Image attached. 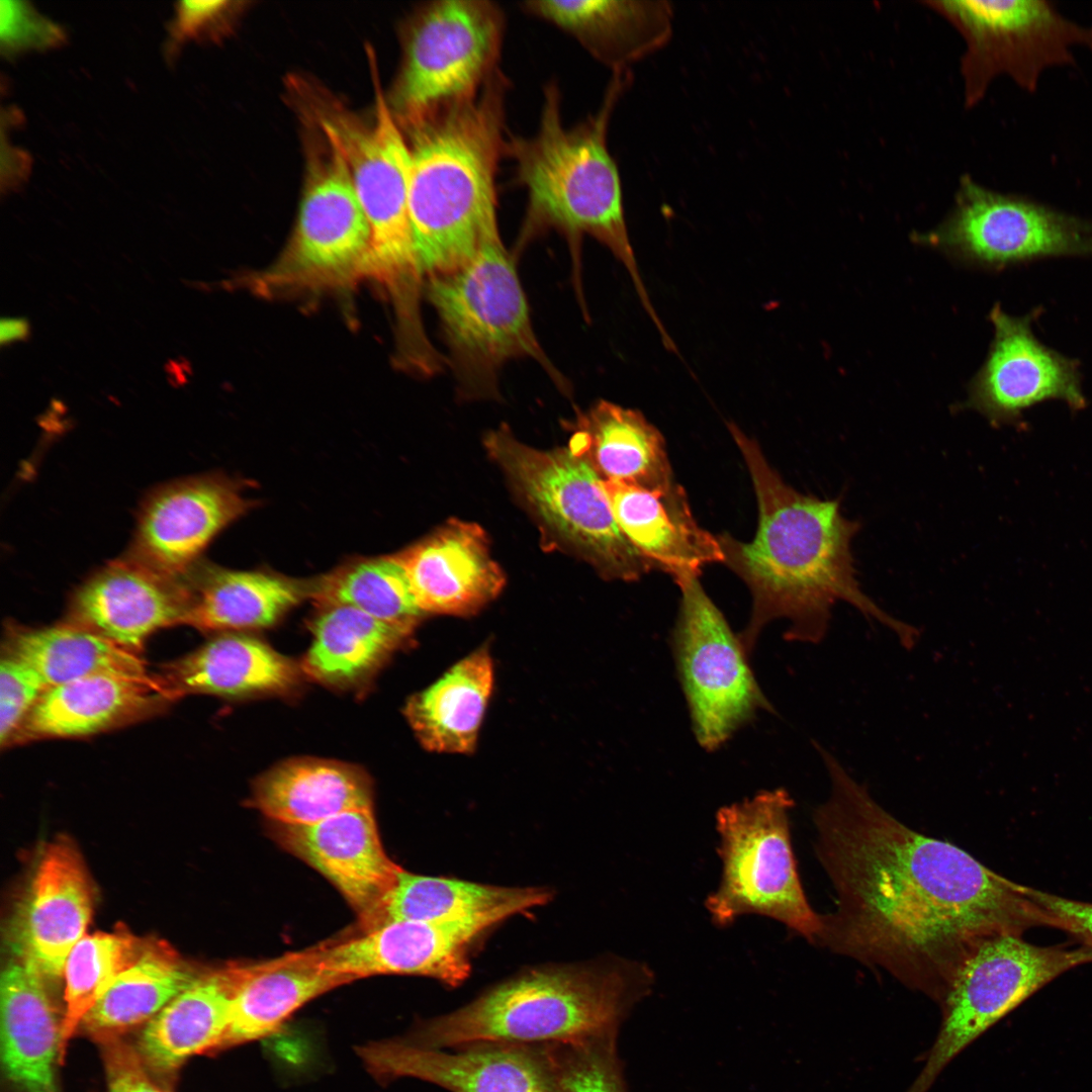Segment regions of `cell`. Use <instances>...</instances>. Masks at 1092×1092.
Instances as JSON below:
<instances>
[{
  "mask_svg": "<svg viewBox=\"0 0 1092 1092\" xmlns=\"http://www.w3.org/2000/svg\"><path fill=\"white\" fill-rule=\"evenodd\" d=\"M94 893L83 860L65 838L49 844L14 915L10 944L43 978H60L85 935Z\"/></svg>",
  "mask_w": 1092,
  "mask_h": 1092,
  "instance_id": "obj_19",
  "label": "cell"
},
{
  "mask_svg": "<svg viewBox=\"0 0 1092 1092\" xmlns=\"http://www.w3.org/2000/svg\"><path fill=\"white\" fill-rule=\"evenodd\" d=\"M311 632L312 644L301 668L310 677L330 685L363 679L408 636L346 606L322 608L311 622Z\"/></svg>",
  "mask_w": 1092,
  "mask_h": 1092,
  "instance_id": "obj_37",
  "label": "cell"
},
{
  "mask_svg": "<svg viewBox=\"0 0 1092 1092\" xmlns=\"http://www.w3.org/2000/svg\"><path fill=\"white\" fill-rule=\"evenodd\" d=\"M252 805L273 823L305 826L341 813L372 808L367 776L346 763L324 759L285 761L253 786Z\"/></svg>",
  "mask_w": 1092,
  "mask_h": 1092,
  "instance_id": "obj_32",
  "label": "cell"
},
{
  "mask_svg": "<svg viewBox=\"0 0 1092 1092\" xmlns=\"http://www.w3.org/2000/svg\"><path fill=\"white\" fill-rule=\"evenodd\" d=\"M492 682V660L481 648L413 696L404 714L423 746L436 752H472Z\"/></svg>",
  "mask_w": 1092,
  "mask_h": 1092,
  "instance_id": "obj_35",
  "label": "cell"
},
{
  "mask_svg": "<svg viewBox=\"0 0 1092 1092\" xmlns=\"http://www.w3.org/2000/svg\"><path fill=\"white\" fill-rule=\"evenodd\" d=\"M814 745L830 781L827 800L813 812L815 850L836 896L817 945L882 969L941 1004L981 943L1053 927L1025 886L909 828Z\"/></svg>",
  "mask_w": 1092,
  "mask_h": 1092,
  "instance_id": "obj_1",
  "label": "cell"
},
{
  "mask_svg": "<svg viewBox=\"0 0 1092 1092\" xmlns=\"http://www.w3.org/2000/svg\"><path fill=\"white\" fill-rule=\"evenodd\" d=\"M193 567L184 624L201 631L268 627L307 597V583L266 571Z\"/></svg>",
  "mask_w": 1092,
  "mask_h": 1092,
  "instance_id": "obj_33",
  "label": "cell"
},
{
  "mask_svg": "<svg viewBox=\"0 0 1092 1092\" xmlns=\"http://www.w3.org/2000/svg\"><path fill=\"white\" fill-rule=\"evenodd\" d=\"M489 927L476 922L390 921L359 936L318 946L323 965L352 981L414 975L457 987L471 971L469 950Z\"/></svg>",
  "mask_w": 1092,
  "mask_h": 1092,
  "instance_id": "obj_21",
  "label": "cell"
},
{
  "mask_svg": "<svg viewBox=\"0 0 1092 1092\" xmlns=\"http://www.w3.org/2000/svg\"><path fill=\"white\" fill-rule=\"evenodd\" d=\"M251 507L239 484L218 475L164 485L145 502L127 558L183 577L208 543Z\"/></svg>",
  "mask_w": 1092,
  "mask_h": 1092,
  "instance_id": "obj_18",
  "label": "cell"
},
{
  "mask_svg": "<svg viewBox=\"0 0 1092 1092\" xmlns=\"http://www.w3.org/2000/svg\"><path fill=\"white\" fill-rule=\"evenodd\" d=\"M522 6L573 36L613 72L629 70L672 34L673 10L664 0H540Z\"/></svg>",
  "mask_w": 1092,
  "mask_h": 1092,
  "instance_id": "obj_26",
  "label": "cell"
},
{
  "mask_svg": "<svg viewBox=\"0 0 1092 1092\" xmlns=\"http://www.w3.org/2000/svg\"><path fill=\"white\" fill-rule=\"evenodd\" d=\"M993 269L1057 257L1092 258V219L964 178L954 209L921 241Z\"/></svg>",
  "mask_w": 1092,
  "mask_h": 1092,
  "instance_id": "obj_14",
  "label": "cell"
},
{
  "mask_svg": "<svg viewBox=\"0 0 1092 1092\" xmlns=\"http://www.w3.org/2000/svg\"><path fill=\"white\" fill-rule=\"evenodd\" d=\"M427 1048L405 1039L373 1042L357 1053L380 1080L417 1078L451 1092H556L543 1044L491 1042Z\"/></svg>",
  "mask_w": 1092,
  "mask_h": 1092,
  "instance_id": "obj_17",
  "label": "cell"
},
{
  "mask_svg": "<svg viewBox=\"0 0 1092 1092\" xmlns=\"http://www.w3.org/2000/svg\"><path fill=\"white\" fill-rule=\"evenodd\" d=\"M160 678L176 697L193 693L244 697L291 689L299 679V668L256 638L223 634L168 664Z\"/></svg>",
  "mask_w": 1092,
  "mask_h": 1092,
  "instance_id": "obj_31",
  "label": "cell"
},
{
  "mask_svg": "<svg viewBox=\"0 0 1092 1092\" xmlns=\"http://www.w3.org/2000/svg\"><path fill=\"white\" fill-rule=\"evenodd\" d=\"M602 488L620 529L650 568L664 571L675 581L699 576L702 567L723 562L717 536L698 525L677 483L648 490L602 479Z\"/></svg>",
  "mask_w": 1092,
  "mask_h": 1092,
  "instance_id": "obj_24",
  "label": "cell"
},
{
  "mask_svg": "<svg viewBox=\"0 0 1092 1092\" xmlns=\"http://www.w3.org/2000/svg\"><path fill=\"white\" fill-rule=\"evenodd\" d=\"M235 982V965L198 975L148 1022L140 1040L144 1061L171 1071L194 1055L219 1050Z\"/></svg>",
  "mask_w": 1092,
  "mask_h": 1092,
  "instance_id": "obj_34",
  "label": "cell"
},
{
  "mask_svg": "<svg viewBox=\"0 0 1092 1092\" xmlns=\"http://www.w3.org/2000/svg\"><path fill=\"white\" fill-rule=\"evenodd\" d=\"M48 689L29 664L8 653L0 664V743L13 739L25 717Z\"/></svg>",
  "mask_w": 1092,
  "mask_h": 1092,
  "instance_id": "obj_42",
  "label": "cell"
},
{
  "mask_svg": "<svg viewBox=\"0 0 1092 1092\" xmlns=\"http://www.w3.org/2000/svg\"><path fill=\"white\" fill-rule=\"evenodd\" d=\"M9 654L33 667L48 688L100 674H148L139 652L71 622L15 634Z\"/></svg>",
  "mask_w": 1092,
  "mask_h": 1092,
  "instance_id": "obj_38",
  "label": "cell"
},
{
  "mask_svg": "<svg viewBox=\"0 0 1092 1092\" xmlns=\"http://www.w3.org/2000/svg\"><path fill=\"white\" fill-rule=\"evenodd\" d=\"M230 1L183 0L176 4L166 42L168 57H174L188 40L197 39L212 30L230 11Z\"/></svg>",
  "mask_w": 1092,
  "mask_h": 1092,
  "instance_id": "obj_45",
  "label": "cell"
},
{
  "mask_svg": "<svg viewBox=\"0 0 1092 1092\" xmlns=\"http://www.w3.org/2000/svg\"><path fill=\"white\" fill-rule=\"evenodd\" d=\"M235 969L229 1024L219 1050L276 1032L303 1004L352 981L326 968L317 947Z\"/></svg>",
  "mask_w": 1092,
  "mask_h": 1092,
  "instance_id": "obj_27",
  "label": "cell"
},
{
  "mask_svg": "<svg viewBox=\"0 0 1092 1092\" xmlns=\"http://www.w3.org/2000/svg\"><path fill=\"white\" fill-rule=\"evenodd\" d=\"M794 801L785 789L763 791L718 810L720 882L705 906L726 927L743 915L775 919L817 944L823 928L804 893L790 832Z\"/></svg>",
  "mask_w": 1092,
  "mask_h": 1092,
  "instance_id": "obj_9",
  "label": "cell"
},
{
  "mask_svg": "<svg viewBox=\"0 0 1092 1092\" xmlns=\"http://www.w3.org/2000/svg\"><path fill=\"white\" fill-rule=\"evenodd\" d=\"M0 14V47L5 56L54 49L65 40L63 28L27 2L3 0Z\"/></svg>",
  "mask_w": 1092,
  "mask_h": 1092,
  "instance_id": "obj_43",
  "label": "cell"
},
{
  "mask_svg": "<svg viewBox=\"0 0 1092 1092\" xmlns=\"http://www.w3.org/2000/svg\"><path fill=\"white\" fill-rule=\"evenodd\" d=\"M1027 895L1053 919L1054 927L1092 948V903L1071 900L1025 886Z\"/></svg>",
  "mask_w": 1092,
  "mask_h": 1092,
  "instance_id": "obj_46",
  "label": "cell"
},
{
  "mask_svg": "<svg viewBox=\"0 0 1092 1092\" xmlns=\"http://www.w3.org/2000/svg\"><path fill=\"white\" fill-rule=\"evenodd\" d=\"M729 430L750 473L759 514L751 542L717 536L723 563L751 593L750 618L739 633L747 653L777 619L789 623L786 640L820 642L838 601L890 629L906 648L913 647L918 630L889 615L859 586L851 554L859 523L843 516L838 498L822 499L790 486L753 439L735 425L729 424Z\"/></svg>",
  "mask_w": 1092,
  "mask_h": 1092,
  "instance_id": "obj_2",
  "label": "cell"
},
{
  "mask_svg": "<svg viewBox=\"0 0 1092 1092\" xmlns=\"http://www.w3.org/2000/svg\"><path fill=\"white\" fill-rule=\"evenodd\" d=\"M1092 963L1083 944L1038 946L1017 935L981 943L941 1002L943 1018L926 1061L906 1092H927L942 1070L1001 1018L1061 974Z\"/></svg>",
  "mask_w": 1092,
  "mask_h": 1092,
  "instance_id": "obj_11",
  "label": "cell"
},
{
  "mask_svg": "<svg viewBox=\"0 0 1092 1092\" xmlns=\"http://www.w3.org/2000/svg\"><path fill=\"white\" fill-rule=\"evenodd\" d=\"M273 838L327 878L369 929L402 868L382 845L372 808L305 826L273 823Z\"/></svg>",
  "mask_w": 1092,
  "mask_h": 1092,
  "instance_id": "obj_20",
  "label": "cell"
},
{
  "mask_svg": "<svg viewBox=\"0 0 1092 1092\" xmlns=\"http://www.w3.org/2000/svg\"><path fill=\"white\" fill-rule=\"evenodd\" d=\"M326 142L327 155L309 170L289 243L272 266L247 282L259 293L335 289L363 279L369 222L344 157Z\"/></svg>",
  "mask_w": 1092,
  "mask_h": 1092,
  "instance_id": "obj_13",
  "label": "cell"
},
{
  "mask_svg": "<svg viewBox=\"0 0 1092 1092\" xmlns=\"http://www.w3.org/2000/svg\"><path fill=\"white\" fill-rule=\"evenodd\" d=\"M550 899V891L542 888L483 885L401 869L368 930L399 920L476 922L491 927Z\"/></svg>",
  "mask_w": 1092,
  "mask_h": 1092,
  "instance_id": "obj_30",
  "label": "cell"
},
{
  "mask_svg": "<svg viewBox=\"0 0 1092 1092\" xmlns=\"http://www.w3.org/2000/svg\"><path fill=\"white\" fill-rule=\"evenodd\" d=\"M653 984L646 964L619 958L532 969L454 1011L421 1022L405 1040L456 1049L568 1042L618 1032Z\"/></svg>",
  "mask_w": 1092,
  "mask_h": 1092,
  "instance_id": "obj_5",
  "label": "cell"
},
{
  "mask_svg": "<svg viewBox=\"0 0 1092 1092\" xmlns=\"http://www.w3.org/2000/svg\"><path fill=\"white\" fill-rule=\"evenodd\" d=\"M460 394L492 397L509 360H536L559 386L565 380L540 346L514 261L503 241L488 244L458 269L427 278Z\"/></svg>",
  "mask_w": 1092,
  "mask_h": 1092,
  "instance_id": "obj_6",
  "label": "cell"
},
{
  "mask_svg": "<svg viewBox=\"0 0 1092 1092\" xmlns=\"http://www.w3.org/2000/svg\"><path fill=\"white\" fill-rule=\"evenodd\" d=\"M374 116L363 123L340 109H326L317 118L325 138L344 157L370 226L364 277L376 281L391 299L416 295L422 287L408 213L411 154L399 123L377 77Z\"/></svg>",
  "mask_w": 1092,
  "mask_h": 1092,
  "instance_id": "obj_8",
  "label": "cell"
},
{
  "mask_svg": "<svg viewBox=\"0 0 1092 1092\" xmlns=\"http://www.w3.org/2000/svg\"><path fill=\"white\" fill-rule=\"evenodd\" d=\"M43 977L24 963L1 976V1056L7 1077L25 1092H57L62 1021Z\"/></svg>",
  "mask_w": 1092,
  "mask_h": 1092,
  "instance_id": "obj_28",
  "label": "cell"
},
{
  "mask_svg": "<svg viewBox=\"0 0 1092 1092\" xmlns=\"http://www.w3.org/2000/svg\"><path fill=\"white\" fill-rule=\"evenodd\" d=\"M189 602L184 576H167L124 558L76 589L69 622L139 652L157 630L183 623Z\"/></svg>",
  "mask_w": 1092,
  "mask_h": 1092,
  "instance_id": "obj_22",
  "label": "cell"
},
{
  "mask_svg": "<svg viewBox=\"0 0 1092 1092\" xmlns=\"http://www.w3.org/2000/svg\"><path fill=\"white\" fill-rule=\"evenodd\" d=\"M940 8L971 40L977 90L1005 74L1034 92L1044 71L1075 63L1073 49L1092 50V24L1083 25L1042 0H951Z\"/></svg>",
  "mask_w": 1092,
  "mask_h": 1092,
  "instance_id": "obj_15",
  "label": "cell"
},
{
  "mask_svg": "<svg viewBox=\"0 0 1092 1092\" xmlns=\"http://www.w3.org/2000/svg\"><path fill=\"white\" fill-rule=\"evenodd\" d=\"M1038 314L1035 309L1012 316L998 305L990 313L994 339L970 384L965 406L994 427L1018 423L1026 410L1051 399L1076 412L1087 404L1077 360L1045 346L1033 334L1031 325Z\"/></svg>",
  "mask_w": 1092,
  "mask_h": 1092,
  "instance_id": "obj_16",
  "label": "cell"
},
{
  "mask_svg": "<svg viewBox=\"0 0 1092 1092\" xmlns=\"http://www.w3.org/2000/svg\"><path fill=\"white\" fill-rule=\"evenodd\" d=\"M100 1043L108 1092H170L154 1081L141 1054L120 1036L104 1039Z\"/></svg>",
  "mask_w": 1092,
  "mask_h": 1092,
  "instance_id": "obj_44",
  "label": "cell"
},
{
  "mask_svg": "<svg viewBox=\"0 0 1092 1092\" xmlns=\"http://www.w3.org/2000/svg\"><path fill=\"white\" fill-rule=\"evenodd\" d=\"M617 1035L544 1043L556 1092H627Z\"/></svg>",
  "mask_w": 1092,
  "mask_h": 1092,
  "instance_id": "obj_41",
  "label": "cell"
},
{
  "mask_svg": "<svg viewBox=\"0 0 1092 1092\" xmlns=\"http://www.w3.org/2000/svg\"><path fill=\"white\" fill-rule=\"evenodd\" d=\"M1 345H8L28 338L30 328L23 317H3L0 323Z\"/></svg>",
  "mask_w": 1092,
  "mask_h": 1092,
  "instance_id": "obj_47",
  "label": "cell"
},
{
  "mask_svg": "<svg viewBox=\"0 0 1092 1092\" xmlns=\"http://www.w3.org/2000/svg\"><path fill=\"white\" fill-rule=\"evenodd\" d=\"M484 446L550 543L571 550L609 579L632 581L651 568L616 522L602 477L568 448L540 451L503 426Z\"/></svg>",
  "mask_w": 1092,
  "mask_h": 1092,
  "instance_id": "obj_7",
  "label": "cell"
},
{
  "mask_svg": "<svg viewBox=\"0 0 1092 1092\" xmlns=\"http://www.w3.org/2000/svg\"><path fill=\"white\" fill-rule=\"evenodd\" d=\"M307 597L321 608L357 609L410 635L425 613L394 556L349 561L307 583Z\"/></svg>",
  "mask_w": 1092,
  "mask_h": 1092,
  "instance_id": "obj_39",
  "label": "cell"
},
{
  "mask_svg": "<svg viewBox=\"0 0 1092 1092\" xmlns=\"http://www.w3.org/2000/svg\"><path fill=\"white\" fill-rule=\"evenodd\" d=\"M680 604L672 651L694 734L708 751L770 705L759 688L739 635L706 594L699 576L675 580Z\"/></svg>",
  "mask_w": 1092,
  "mask_h": 1092,
  "instance_id": "obj_12",
  "label": "cell"
},
{
  "mask_svg": "<svg viewBox=\"0 0 1092 1092\" xmlns=\"http://www.w3.org/2000/svg\"><path fill=\"white\" fill-rule=\"evenodd\" d=\"M175 698L160 676L79 678L48 688L13 739L92 735L143 718Z\"/></svg>",
  "mask_w": 1092,
  "mask_h": 1092,
  "instance_id": "obj_25",
  "label": "cell"
},
{
  "mask_svg": "<svg viewBox=\"0 0 1092 1092\" xmlns=\"http://www.w3.org/2000/svg\"><path fill=\"white\" fill-rule=\"evenodd\" d=\"M394 557L425 614L472 615L492 601L506 581L490 557L485 532L459 520H450Z\"/></svg>",
  "mask_w": 1092,
  "mask_h": 1092,
  "instance_id": "obj_23",
  "label": "cell"
},
{
  "mask_svg": "<svg viewBox=\"0 0 1092 1092\" xmlns=\"http://www.w3.org/2000/svg\"><path fill=\"white\" fill-rule=\"evenodd\" d=\"M198 977L163 940H149L140 960L123 971L84 1017L99 1042L152 1020Z\"/></svg>",
  "mask_w": 1092,
  "mask_h": 1092,
  "instance_id": "obj_36",
  "label": "cell"
},
{
  "mask_svg": "<svg viewBox=\"0 0 1092 1092\" xmlns=\"http://www.w3.org/2000/svg\"><path fill=\"white\" fill-rule=\"evenodd\" d=\"M568 449L602 479L648 490L674 484L664 439L644 416L608 400L578 414Z\"/></svg>",
  "mask_w": 1092,
  "mask_h": 1092,
  "instance_id": "obj_29",
  "label": "cell"
},
{
  "mask_svg": "<svg viewBox=\"0 0 1092 1092\" xmlns=\"http://www.w3.org/2000/svg\"><path fill=\"white\" fill-rule=\"evenodd\" d=\"M630 83V70L613 72L598 112L571 127L562 121L558 87L549 84L537 131L509 136L506 155L528 196L523 237L555 230L574 247L585 235L595 238L625 266L643 307L661 329L628 237L620 176L608 148L612 114Z\"/></svg>",
  "mask_w": 1092,
  "mask_h": 1092,
  "instance_id": "obj_4",
  "label": "cell"
},
{
  "mask_svg": "<svg viewBox=\"0 0 1092 1092\" xmlns=\"http://www.w3.org/2000/svg\"><path fill=\"white\" fill-rule=\"evenodd\" d=\"M498 70L473 98L408 128V213L425 278L450 273L502 241L496 172L506 155V95Z\"/></svg>",
  "mask_w": 1092,
  "mask_h": 1092,
  "instance_id": "obj_3",
  "label": "cell"
},
{
  "mask_svg": "<svg viewBox=\"0 0 1092 1092\" xmlns=\"http://www.w3.org/2000/svg\"><path fill=\"white\" fill-rule=\"evenodd\" d=\"M148 942L119 924L111 933L85 934L73 947L64 968L66 1009L60 1061L86 1014L112 982L140 960Z\"/></svg>",
  "mask_w": 1092,
  "mask_h": 1092,
  "instance_id": "obj_40",
  "label": "cell"
},
{
  "mask_svg": "<svg viewBox=\"0 0 1092 1092\" xmlns=\"http://www.w3.org/2000/svg\"><path fill=\"white\" fill-rule=\"evenodd\" d=\"M504 32L505 16L490 1L428 5L408 33L393 112L411 128L475 97L498 71Z\"/></svg>",
  "mask_w": 1092,
  "mask_h": 1092,
  "instance_id": "obj_10",
  "label": "cell"
}]
</instances>
